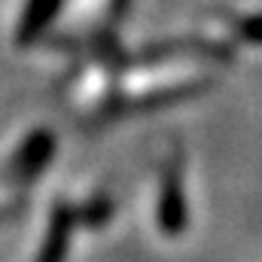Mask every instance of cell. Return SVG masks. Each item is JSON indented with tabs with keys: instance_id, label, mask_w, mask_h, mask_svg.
<instances>
[{
	"instance_id": "cell-1",
	"label": "cell",
	"mask_w": 262,
	"mask_h": 262,
	"mask_svg": "<svg viewBox=\"0 0 262 262\" xmlns=\"http://www.w3.org/2000/svg\"><path fill=\"white\" fill-rule=\"evenodd\" d=\"M156 223L162 229V235L177 238L186 232L189 226V204H186V189H183V177L177 168H168L159 186V207H156Z\"/></svg>"
},
{
	"instance_id": "cell-2",
	"label": "cell",
	"mask_w": 262,
	"mask_h": 262,
	"mask_svg": "<svg viewBox=\"0 0 262 262\" xmlns=\"http://www.w3.org/2000/svg\"><path fill=\"white\" fill-rule=\"evenodd\" d=\"M67 241H70V210L61 207V210H55V216H52V229H49L46 247L40 250V259L37 262H64Z\"/></svg>"
},
{
	"instance_id": "cell-3",
	"label": "cell",
	"mask_w": 262,
	"mask_h": 262,
	"mask_svg": "<svg viewBox=\"0 0 262 262\" xmlns=\"http://www.w3.org/2000/svg\"><path fill=\"white\" fill-rule=\"evenodd\" d=\"M232 28L241 46H262V12L232 15Z\"/></svg>"
},
{
	"instance_id": "cell-4",
	"label": "cell",
	"mask_w": 262,
	"mask_h": 262,
	"mask_svg": "<svg viewBox=\"0 0 262 262\" xmlns=\"http://www.w3.org/2000/svg\"><path fill=\"white\" fill-rule=\"evenodd\" d=\"M107 216H110V204L107 201H101V204H95L89 210V223H107Z\"/></svg>"
}]
</instances>
